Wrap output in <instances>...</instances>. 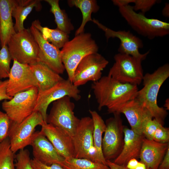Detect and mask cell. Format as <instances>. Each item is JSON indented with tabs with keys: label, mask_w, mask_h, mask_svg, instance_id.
<instances>
[{
	"label": "cell",
	"mask_w": 169,
	"mask_h": 169,
	"mask_svg": "<svg viewBox=\"0 0 169 169\" xmlns=\"http://www.w3.org/2000/svg\"><path fill=\"white\" fill-rule=\"evenodd\" d=\"M94 125L91 117L86 116L80 119L72 137L74 157L87 159L99 162L93 140Z\"/></svg>",
	"instance_id": "obj_10"
},
{
	"label": "cell",
	"mask_w": 169,
	"mask_h": 169,
	"mask_svg": "<svg viewBox=\"0 0 169 169\" xmlns=\"http://www.w3.org/2000/svg\"><path fill=\"white\" fill-rule=\"evenodd\" d=\"M70 98L65 96L53 102L47 123L63 130L72 138L80 119L74 115L75 105Z\"/></svg>",
	"instance_id": "obj_8"
},
{
	"label": "cell",
	"mask_w": 169,
	"mask_h": 169,
	"mask_svg": "<svg viewBox=\"0 0 169 169\" xmlns=\"http://www.w3.org/2000/svg\"><path fill=\"white\" fill-rule=\"evenodd\" d=\"M30 145L32 147L33 158L44 164L60 165L65 159L40 131L34 132Z\"/></svg>",
	"instance_id": "obj_17"
},
{
	"label": "cell",
	"mask_w": 169,
	"mask_h": 169,
	"mask_svg": "<svg viewBox=\"0 0 169 169\" xmlns=\"http://www.w3.org/2000/svg\"><path fill=\"white\" fill-rule=\"evenodd\" d=\"M67 3L69 7L74 6L79 8L82 15V23L75 32L76 36L84 32L86 23L89 21H92L91 14L97 12L100 7L95 0H69Z\"/></svg>",
	"instance_id": "obj_26"
},
{
	"label": "cell",
	"mask_w": 169,
	"mask_h": 169,
	"mask_svg": "<svg viewBox=\"0 0 169 169\" xmlns=\"http://www.w3.org/2000/svg\"><path fill=\"white\" fill-rule=\"evenodd\" d=\"M40 113L34 111L19 123L11 121L8 137L14 153L30 145L35 127L45 123Z\"/></svg>",
	"instance_id": "obj_9"
},
{
	"label": "cell",
	"mask_w": 169,
	"mask_h": 169,
	"mask_svg": "<svg viewBox=\"0 0 169 169\" xmlns=\"http://www.w3.org/2000/svg\"><path fill=\"white\" fill-rule=\"evenodd\" d=\"M60 165L64 169H109L107 165L102 163L74 157L65 159Z\"/></svg>",
	"instance_id": "obj_29"
},
{
	"label": "cell",
	"mask_w": 169,
	"mask_h": 169,
	"mask_svg": "<svg viewBox=\"0 0 169 169\" xmlns=\"http://www.w3.org/2000/svg\"><path fill=\"white\" fill-rule=\"evenodd\" d=\"M91 88L99 110L104 107L108 110L136 98L139 90L137 85L120 82L108 75L93 82Z\"/></svg>",
	"instance_id": "obj_1"
},
{
	"label": "cell",
	"mask_w": 169,
	"mask_h": 169,
	"mask_svg": "<svg viewBox=\"0 0 169 169\" xmlns=\"http://www.w3.org/2000/svg\"><path fill=\"white\" fill-rule=\"evenodd\" d=\"M113 114L114 117L106 120V127L102 141V153L106 161L115 159L120 153L124 145V125L120 114Z\"/></svg>",
	"instance_id": "obj_12"
},
{
	"label": "cell",
	"mask_w": 169,
	"mask_h": 169,
	"mask_svg": "<svg viewBox=\"0 0 169 169\" xmlns=\"http://www.w3.org/2000/svg\"><path fill=\"white\" fill-rule=\"evenodd\" d=\"M30 65L37 81L38 92L50 88L64 79L60 74L40 62Z\"/></svg>",
	"instance_id": "obj_23"
},
{
	"label": "cell",
	"mask_w": 169,
	"mask_h": 169,
	"mask_svg": "<svg viewBox=\"0 0 169 169\" xmlns=\"http://www.w3.org/2000/svg\"><path fill=\"white\" fill-rule=\"evenodd\" d=\"M138 162L139 161L136 159L132 158L128 161L126 166L128 169H135L138 164Z\"/></svg>",
	"instance_id": "obj_42"
},
{
	"label": "cell",
	"mask_w": 169,
	"mask_h": 169,
	"mask_svg": "<svg viewBox=\"0 0 169 169\" xmlns=\"http://www.w3.org/2000/svg\"><path fill=\"white\" fill-rule=\"evenodd\" d=\"M169 77V64L158 67L151 73L144 75L143 87L137 92L136 98L150 112L153 118L162 125L168 115L166 110L159 107L157 98L160 89Z\"/></svg>",
	"instance_id": "obj_2"
},
{
	"label": "cell",
	"mask_w": 169,
	"mask_h": 169,
	"mask_svg": "<svg viewBox=\"0 0 169 169\" xmlns=\"http://www.w3.org/2000/svg\"><path fill=\"white\" fill-rule=\"evenodd\" d=\"M7 45L12 60L29 65L38 62V46L29 28L16 32Z\"/></svg>",
	"instance_id": "obj_5"
},
{
	"label": "cell",
	"mask_w": 169,
	"mask_h": 169,
	"mask_svg": "<svg viewBox=\"0 0 169 169\" xmlns=\"http://www.w3.org/2000/svg\"><path fill=\"white\" fill-rule=\"evenodd\" d=\"M110 113L123 114L131 129L137 134L143 135L142 128L144 120L150 114L136 98L108 110Z\"/></svg>",
	"instance_id": "obj_18"
},
{
	"label": "cell",
	"mask_w": 169,
	"mask_h": 169,
	"mask_svg": "<svg viewBox=\"0 0 169 169\" xmlns=\"http://www.w3.org/2000/svg\"><path fill=\"white\" fill-rule=\"evenodd\" d=\"M158 2L156 0H135L132 8L135 11L139 10L144 14Z\"/></svg>",
	"instance_id": "obj_35"
},
{
	"label": "cell",
	"mask_w": 169,
	"mask_h": 169,
	"mask_svg": "<svg viewBox=\"0 0 169 169\" xmlns=\"http://www.w3.org/2000/svg\"><path fill=\"white\" fill-rule=\"evenodd\" d=\"M162 14L163 16L168 18L169 17V4L168 3H165V5L162 11Z\"/></svg>",
	"instance_id": "obj_43"
},
{
	"label": "cell",
	"mask_w": 169,
	"mask_h": 169,
	"mask_svg": "<svg viewBox=\"0 0 169 169\" xmlns=\"http://www.w3.org/2000/svg\"><path fill=\"white\" fill-rule=\"evenodd\" d=\"M41 1L39 0H15L12 15L15 21L14 28L16 32L25 29L24 22L34 8L38 11L41 9Z\"/></svg>",
	"instance_id": "obj_24"
},
{
	"label": "cell",
	"mask_w": 169,
	"mask_h": 169,
	"mask_svg": "<svg viewBox=\"0 0 169 169\" xmlns=\"http://www.w3.org/2000/svg\"><path fill=\"white\" fill-rule=\"evenodd\" d=\"M165 107H166V110H169V99H167L165 101V104L164 105Z\"/></svg>",
	"instance_id": "obj_45"
},
{
	"label": "cell",
	"mask_w": 169,
	"mask_h": 169,
	"mask_svg": "<svg viewBox=\"0 0 169 169\" xmlns=\"http://www.w3.org/2000/svg\"><path fill=\"white\" fill-rule=\"evenodd\" d=\"M124 145L119 156L113 161L117 164L126 166L131 159L139 157L143 141V135H139L131 129L124 126Z\"/></svg>",
	"instance_id": "obj_20"
},
{
	"label": "cell",
	"mask_w": 169,
	"mask_h": 169,
	"mask_svg": "<svg viewBox=\"0 0 169 169\" xmlns=\"http://www.w3.org/2000/svg\"><path fill=\"white\" fill-rule=\"evenodd\" d=\"M158 169H169V147L168 148Z\"/></svg>",
	"instance_id": "obj_39"
},
{
	"label": "cell",
	"mask_w": 169,
	"mask_h": 169,
	"mask_svg": "<svg viewBox=\"0 0 169 169\" xmlns=\"http://www.w3.org/2000/svg\"><path fill=\"white\" fill-rule=\"evenodd\" d=\"M89 112L93 123V140L98 160L99 162L106 165V161L103 156L102 149V135L106 129L105 123L96 111L90 110Z\"/></svg>",
	"instance_id": "obj_25"
},
{
	"label": "cell",
	"mask_w": 169,
	"mask_h": 169,
	"mask_svg": "<svg viewBox=\"0 0 169 169\" xmlns=\"http://www.w3.org/2000/svg\"><path fill=\"white\" fill-rule=\"evenodd\" d=\"M11 60L7 45L2 47L0 50V79L8 78Z\"/></svg>",
	"instance_id": "obj_31"
},
{
	"label": "cell",
	"mask_w": 169,
	"mask_h": 169,
	"mask_svg": "<svg viewBox=\"0 0 169 169\" xmlns=\"http://www.w3.org/2000/svg\"><path fill=\"white\" fill-rule=\"evenodd\" d=\"M106 161V165L109 169H128L126 166L120 165L114 163L111 161L107 160Z\"/></svg>",
	"instance_id": "obj_41"
},
{
	"label": "cell",
	"mask_w": 169,
	"mask_h": 169,
	"mask_svg": "<svg viewBox=\"0 0 169 169\" xmlns=\"http://www.w3.org/2000/svg\"><path fill=\"white\" fill-rule=\"evenodd\" d=\"M135 0H113L112 2L115 6L119 8L127 6L130 3H134Z\"/></svg>",
	"instance_id": "obj_40"
},
{
	"label": "cell",
	"mask_w": 169,
	"mask_h": 169,
	"mask_svg": "<svg viewBox=\"0 0 169 169\" xmlns=\"http://www.w3.org/2000/svg\"><path fill=\"white\" fill-rule=\"evenodd\" d=\"M161 125V124L153 118L151 114H149L146 117L143 123L142 135L145 138L153 140L154 134Z\"/></svg>",
	"instance_id": "obj_32"
},
{
	"label": "cell",
	"mask_w": 169,
	"mask_h": 169,
	"mask_svg": "<svg viewBox=\"0 0 169 169\" xmlns=\"http://www.w3.org/2000/svg\"><path fill=\"white\" fill-rule=\"evenodd\" d=\"M92 22L104 32L107 41L110 38H116L120 40V43L118 49L119 53L128 54L142 61L145 59L149 54V51L143 54L140 53L139 49L143 47L142 41L130 31L114 30L94 18L92 19Z\"/></svg>",
	"instance_id": "obj_14"
},
{
	"label": "cell",
	"mask_w": 169,
	"mask_h": 169,
	"mask_svg": "<svg viewBox=\"0 0 169 169\" xmlns=\"http://www.w3.org/2000/svg\"><path fill=\"white\" fill-rule=\"evenodd\" d=\"M120 14L128 24L139 34L150 39L169 34V23L157 19L148 18L137 13L130 5L119 8Z\"/></svg>",
	"instance_id": "obj_4"
},
{
	"label": "cell",
	"mask_w": 169,
	"mask_h": 169,
	"mask_svg": "<svg viewBox=\"0 0 169 169\" xmlns=\"http://www.w3.org/2000/svg\"><path fill=\"white\" fill-rule=\"evenodd\" d=\"M135 169H146L145 165L140 162L139 161L138 164Z\"/></svg>",
	"instance_id": "obj_44"
},
{
	"label": "cell",
	"mask_w": 169,
	"mask_h": 169,
	"mask_svg": "<svg viewBox=\"0 0 169 169\" xmlns=\"http://www.w3.org/2000/svg\"><path fill=\"white\" fill-rule=\"evenodd\" d=\"M8 79L0 80V101L3 100H10L13 97L9 96L7 93V86Z\"/></svg>",
	"instance_id": "obj_38"
},
{
	"label": "cell",
	"mask_w": 169,
	"mask_h": 169,
	"mask_svg": "<svg viewBox=\"0 0 169 169\" xmlns=\"http://www.w3.org/2000/svg\"><path fill=\"white\" fill-rule=\"evenodd\" d=\"M11 122L5 113L0 111V143L8 137Z\"/></svg>",
	"instance_id": "obj_34"
},
{
	"label": "cell",
	"mask_w": 169,
	"mask_h": 169,
	"mask_svg": "<svg viewBox=\"0 0 169 169\" xmlns=\"http://www.w3.org/2000/svg\"><path fill=\"white\" fill-rule=\"evenodd\" d=\"M50 6V12L53 13L57 28L69 34L74 27L64 10L61 9L59 0H45Z\"/></svg>",
	"instance_id": "obj_28"
},
{
	"label": "cell",
	"mask_w": 169,
	"mask_h": 169,
	"mask_svg": "<svg viewBox=\"0 0 169 169\" xmlns=\"http://www.w3.org/2000/svg\"><path fill=\"white\" fill-rule=\"evenodd\" d=\"M31 163L34 169H64L58 164H54L48 165L44 164L33 158L31 159Z\"/></svg>",
	"instance_id": "obj_37"
},
{
	"label": "cell",
	"mask_w": 169,
	"mask_h": 169,
	"mask_svg": "<svg viewBox=\"0 0 169 169\" xmlns=\"http://www.w3.org/2000/svg\"><path fill=\"white\" fill-rule=\"evenodd\" d=\"M68 96L76 101L80 100V91L68 79H63L50 88L38 92L34 111H38L47 123V110L50 104L61 98Z\"/></svg>",
	"instance_id": "obj_11"
},
{
	"label": "cell",
	"mask_w": 169,
	"mask_h": 169,
	"mask_svg": "<svg viewBox=\"0 0 169 169\" xmlns=\"http://www.w3.org/2000/svg\"><path fill=\"white\" fill-rule=\"evenodd\" d=\"M15 0H0V43L1 47L7 45L16 32L12 12Z\"/></svg>",
	"instance_id": "obj_22"
},
{
	"label": "cell",
	"mask_w": 169,
	"mask_h": 169,
	"mask_svg": "<svg viewBox=\"0 0 169 169\" xmlns=\"http://www.w3.org/2000/svg\"><path fill=\"white\" fill-rule=\"evenodd\" d=\"M153 140L161 143H167L169 141V129L161 125L156 130Z\"/></svg>",
	"instance_id": "obj_36"
},
{
	"label": "cell",
	"mask_w": 169,
	"mask_h": 169,
	"mask_svg": "<svg viewBox=\"0 0 169 169\" xmlns=\"http://www.w3.org/2000/svg\"><path fill=\"white\" fill-rule=\"evenodd\" d=\"M98 49L91 34L84 32L75 36L65 44L60 50L61 60L68 79L72 82L74 71L80 61L86 56L98 53Z\"/></svg>",
	"instance_id": "obj_3"
},
{
	"label": "cell",
	"mask_w": 169,
	"mask_h": 169,
	"mask_svg": "<svg viewBox=\"0 0 169 169\" xmlns=\"http://www.w3.org/2000/svg\"><path fill=\"white\" fill-rule=\"evenodd\" d=\"M38 92V87H34L2 103V108L11 121L20 123L34 112Z\"/></svg>",
	"instance_id": "obj_7"
},
{
	"label": "cell",
	"mask_w": 169,
	"mask_h": 169,
	"mask_svg": "<svg viewBox=\"0 0 169 169\" xmlns=\"http://www.w3.org/2000/svg\"><path fill=\"white\" fill-rule=\"evenodd\" d=\"M115 62L108 76L122 83L138 86L142 82L143 71L141 59L120 53L114 56Z\"/></svg>",
	"instance_id": "obj_6"
},
{
	"label": "cell",
	"mask_w": 169,
	"mask_h": 169,
	"mask_svg": "<svg viewBox=\"0 0 169 169\" xmlns=\"http://www.w3.org/2000/svg\"><path fill=\"white\" fill-rule=\"evenodd\" d=\"M15 157V169H34L31 164L30 153L27 149L20 150Z\"/></svg>",
	"instance_id": "obj_33"
},
{
	"label": "cell",
	"mask_w": 169,
	"mask_h": 169,
	"mask_svg": "<svg viewBox=\"0 0 169 169\" xmlns=\"http://www.w3.org/2000/svg\"></svg>",
	"instance_id": "obj_46"
},
{
	"label": "cell",
	"mask_w": 169,
	"mask_h": 169,
	"mask_svg": "<svg viewBox=\"0 0 169 169\" xmlns=\"http://www.w3.org/2000/svg\"><path fill=\"white\" fill-rule=\"evenodd\" d=\"M14 154L11 149L8 137L0 143V169H15Z\"/></svg>",
	"instance_id": "obj_30"
},
{
	"label": "cell",
	"mask_w": 169,
	"mask_h": 169,
	"mask_svg": "<svg viewBox=\"0 0 169 169\" xmlns=\"http://www.w3.org/2000/svg\"><path fill=\"white\" fill-rule=\"evenodd\" d=\"M169 143L158 142L144 138L139 158L146 169H158L166 151Z\"/></svg>",
	"instance_id": "obj_21"
},
{
	"label": "cell",
	"mask_w": 169,
	"mask_h": 169,
	"mask_svg": "<svg viewBox=\"0 0 169 169\" xmlns=\"http://www.w3.org/2000/svg\"><path fill=\"white\" fill-rule=\"evenodd\" d=\"M40 131L54 148L65 159L74 157V149L72 137L63 130L45 122Z\"/></svg>",
	"instance_id": "obj_19"
},
{
	"label": "cell",
	"mask_w": 169,
	"mask_h": 169,
	"mask_svg": "<svg viewBox=\"0 0 169 169\" xmlns=\"http://www.w3.org/2000/svg\"><path fill=\"white\" fill-rule=\"evenodd\" d=\"M108 63V61L98 53L86 56L76 68L72 83L78 87L89 81L94 82L98 81L102 77V71Z\"/></svg>",
	"instance_id": "obj_13"
},
{
	"label": "cell",
	"mask_w": 169,
	"mask_h": 169,
	"mask_svg": "<svg viewBox=\"0 0 169 169\" xmlns=\"http://www.w3.org/2000/svg\"><path fill=\"white\" fill-rule=\"evenodd\" d=\"M34 87H38V83L30 65L13 60L8 79V95L13 97Z\"/></svg>",
	"instance_id": "obj_15"
},
{
	"label": "cell",
	"mask_w": 169,
	"mask_h": 169,
	"mask_svg": "<svg viewBox=\"0 0 169 169\" xmlns=\"http://www.w3.org/2000/svg\"><path fill=\"white\" fill-rule=\"evenodd\" d=\"M29 29L38 46V61L57 74H63L65 69L62 61L59 49L45 40L39 31L33 25Z\"/></svg>",
	"instance_id": "obj_16"
},
{
	"label": "cell",
	"mask_w": 169,
	"mask_h": 169,
	"mask_svg": "<svg viewBox=\"0 0 169 169\" xmlns=\"http://www.w3.org/2000/svg\"><path fill=\"white\" fill-rule=\"evenodd\" d=\"M31 25L39 31L45 40L59 49L69 41V34L57 28L53 29L43 27L38 20L34 21Z\"/></svg>",
	"instance_id": "obj_27"
}]
</instances>
